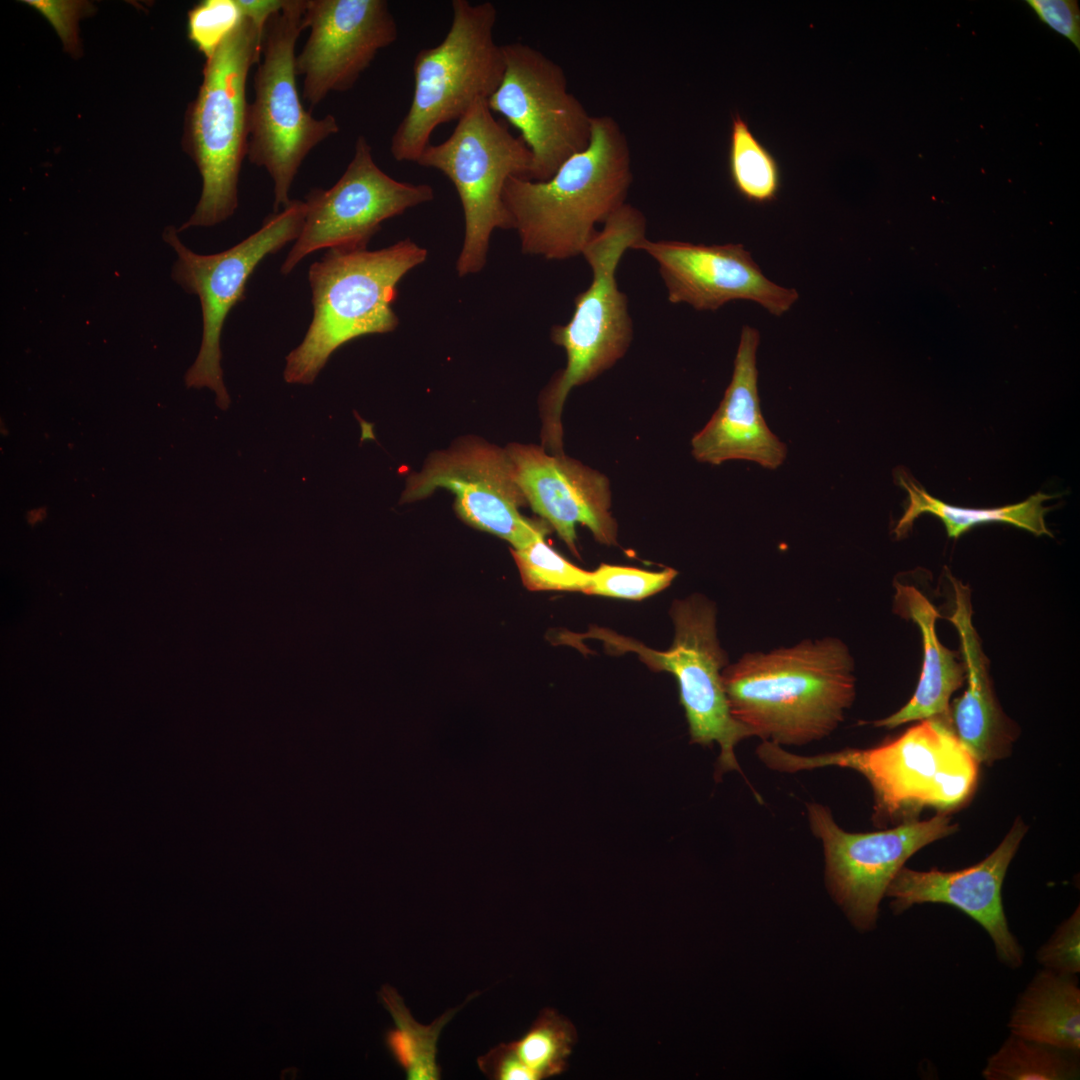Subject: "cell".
Returning a JSON list of instances; mask_svg holds the SVG:
<instances>
[{
	"label": "cell",
	"mask_w": 1080,
	"mask_h": 1080,
	"mask_svg": "<svg viewBox=\"0 0 1080 1080\" xmlns=\"http://www.w3.org/2000/svg\"><path fill=\"white\" fill-rule=\"evenodd\" d=\"M722 682L733 718L752 736L779 746L828 737L856 694L849 648L831 636L746 653L725 666Z\"/></svg>",
	"instance_id": "obj_1"
},
{
	"label": "cell",
	"mask_w": 1080,
	"mask_h": 1080,
	"mask_svg": "<svg viewBox=\"0 0 1080 1080\" xmlns=\"http://www.w3.org/2000/svg\"><path fill=\"white\" fill-rule=\"evenodd\" d=\"M633 181L627 137L610 115L592 117L588 146L545 181L510 177L502 199L525 254L565 260L582 254L626 204Z\"/></svg>",
	"instance_id": "obj_2"
},
{
	"label": "cell",
	"mask_w": 1080,
	"mask_h": 1080,
	"mask_svg": "<svg viewBox=\"0 0 1080 1080\" xmlns=\"http://www.w3.org/2000/svg\"><path fill=\"white\" fill-rule=\"evenodd\" d=\"M757 756L786 773L837 766L862 774L874 794L873 820L902 824L925 807L947 813L962 806L978 779V762L957 738L949 714L920 720L879 746L801 756L763 741Z\"/></svg>",
	"instance_id": "obj_3"
},
{
	"label": "cell",
	"mask_w": 1080,
	"mask_h": 1080,
	"mask_svg": "<svg viewBox=\"0 0 1080 1080\" xmlns=\"http://www.w3.org/2000/svg\"><path fill=\"white\" fill-rule=\"evenodd\" d=\"M643 213L624 204L597 230L582 254L591 269V282L574 299L570 320L551 328V340L566 353V366L541 398L542 441L555 454L562 450L561 414L570 391L611 368L633 339L628 299L617 284L620 261L646 237Z\"/></svg>",
	"instance_id": "obj_4"
},
{
	"label": "cell",
	"mask_w": 1080,
	"mask_h": 1080,
	"mask_svg": "<svg viewBox=\"0 0 1080 1080\" xmlns=\"http://www.w3.org/2000/svg\"><path fill=\"white\" fill-rule=\"evenodd\" d=\"M427 251L410 239L369 251L330 249L309 269L313 318L301 344L286 357L284 379L311 384L330 355L351 340L392 332L400 280Z\"/></svg>",
	"instance_id": "obj_5"
},
{
	"label": "cell",
	"mask_w": 1080,
	"mask_h": 1080,
	"mask_svg": "<svg viewBox=\"0 0 1080 1080\" xmlns=\"http://www.w3.org/2000/svg\"><path fill=\"white\" fill-rule=\"evenodd\" d=\"M264 30L243 14L236 28L206 59L203 81L189 105L183 137L195 162L202 192L180 230L209 227L227 220L238 207V181L247 157L250 68L261 59Z\"/></svg>",
	"instance_id": "obj_6"
},
{
	"label": "cell",
	"mask_w": 1080,
	"mask_h": 1080,
	"mask_svg": "<svg viewBox=\"0 0 1080 1080\" xmlns=\"http://www.w3.org/2000/svg\"><path fill=\"white\" fill-rule=\"evenodd\" d=\"M451 8L444 39L414 58L411 104L390 143L396 161L415 163L438 126L458 121L476 102L487 101L502 80L505 62L502 45L494 40L495 5L453 0Z\"/></svg>",
	"instance_id": "obj_7"
},
{
	"label": "cell",
	"mask_w": 1080,
	"mask_h": 1080,
	"mask_svg": "<svg viewBox=\"0 0 1080 1080\" xmlns=\"http://www.w3.org/2000/svg\"><path fill=\"white\" fill-rule=\"evenodd\" d=\"M305 6L306 0H286L266 22L249 104L247 158L272 178L275 213L290 203L291 185L307 155L340 129L331 114L312 116L298 92L295 47Z\"/></svg>",
	"instance_id": "obj_8"
},
{
	"label": "cell",
	"mask_w": 1080,
	"mask_h": 1080,
	"mask_svg": "<svg viewBox=\"0 0 1080 1080\" xmlns=\"http://www.w3.org/2000/svg\"><path fill=\"white\" fill-rule=\"evenodd\" d=\"M531 162L525 142L495 119L486 100L476 102L446 140L430 143L416 160L443 173L459 195L465 221L459 276L484 267L493 230L513 229L503 188L510 177L528 179Z\"/></svg>",
	"instance_id": "obj_9"
},
{
	"label": "cell",
	"mask_w": 1080,
	"mask_h": 1080,
	"mask_svg": "<svg viewBox=\"0 0 1080 1080\" xmlns=\"http://www.w3.org/2000/svg\"><path fill=\"white\" fill-rule=\"evenodd\" d=\"M671 617L675 627L672 646L657 651L612 631L593 628L587 636L600 639L615 652L632 651L655 671L674 675L680 703L688 722L692 743L720 747L717 777L728 771L742 773L735 746L752 735L729 709L722 682L727 663L716 628V608L702 595L674 601Z\"/></svg>",
	"instance_id": "obj_10"
},
{
	"label": "cell",
	"mask_w": 1080,
	"mask_h": 1080,
	"mask_svg": "<svg viewBox=\"0 0 1080 1080\" xmlns=\"http://www.w3.org/2000/svg\"><path fill=\"white\" fill-rule=\"evenodd\" d=\"M306 203L291 200L281 212L263 221L261 228L228 250L211 255L194 253L178 238L174 227L163 238L177 254L172 278L187 292L198 296L202 310V342L194 364L185 375L187 387H207L225 410L230 397L223 382L220 340L225 319L246 296L247 282L262 260L278 252L300 234Z\"/></svg>",
	"instance_id": "obj_11"
},
{
	"label": "cell",
	"mask_w": 1080,
	"mask_h": 1080,
	"mask_svg": "<svg viewBox=\"0 0 1080 1080\" xmlns=\"http://www.w3.org/2000/svg\"><path fill=\"white\" fill-rule=\"evenodd\" d=\"M502 51L504 74L487 104L520 132L529 148L528 179L548 180L588 146L593 116L569 91L562 67L544 53L522 42L503 44Z\"/></svg>",
	"instance_id": "obj_12"
},
{
	"label": "cell",
	"mask_w": 1080,
	"mask_h": 1080,
	"mask_svg": "<svg viewBox=\"0 0 1080 1080\" xmlns=\"http://www.w3.org/2000/svg\"><path fill=\"white\" fill-rule=\"evenodd\" d=\"M807 816L812 833L823 845L828 892L860 932L875 928L879 904L905 862L957 830L947 813L869 833L843 830L830 809L819 803L807 804Z\"/></svg>",
	"instance_id": "obj_13"
},
{
	"label": "cell",
	"mask_w": 1080,
	"mask_h": 1080,
	"mask_svg": "<svg viewBox=\"0 0 1080 1080\" xmlns=\"http://www.w3.org/2000/svg\"><path fill=\"white\" fill-rule=\"evenodd\" d=\"M433 197L430 185L401 182L382 171L368 140L358 136L340 179L331 188H315L306 196L303 225L281 266L282 274L316 250L366 248L384 221Z\"/></svg>",
	"instance_id": "obj_14"
},
{
	"label": "cell",
	"mask_w": 1080,
	"mask_h": 1080,
	"mask_svg": "<svg viewBox=\"0 0 1080 1080\" xmlns=\"http://www.w3.org/2000/svg\"><path fill=\"white\" fill-rule=\"evenodd\" d=\"M436 489L454 494L462 520L506 540L513 549L524 548L548 532L547 524L521 514L527 502L506 448L463 439L432 454L419 472L408 477L401 502L423 499Z\"/></svg>",
	"instance_id": "obj_15"
},
{
	"label": "cell",
	"mask_w": 1080,
	"mask_h": 1080,
	"mask_svg": "<svg viewBox=\"0 0 1080 1080\" xmlns=\"http://www.w3.org/2000/svg\"><path fill=\"white\" fill-rule=\"evenodd\" d=\"M303 25L310 33L295 67L311 107L330 92L350 90L377 53L398 37L385 0H306Z\"/></svg>",
	"instance_id": "obj_16"
},
{
	"label": "cell",
	"mask_w": 1080,
	"mask_h": 1080,
	"mask_svg": "<svg viewBox=\"0 0 1080 1080\" xmlns=\"http://www.w3.org/2000/svg\"><path fill=\"white\" fill-rule=\"evenodd\" d=\"M633 249L644 251L658 264L672 304L717 311L729 302L747 300L779 317L799 298L796 289L769 280L742 244L705 245L645 237Z\"/></svg>",
	"instance_id": "obj_17"
},
{
	"label": "cell",
	"mask_w": 1080,
	"mask_h": 1080,
	"mask_svg": "<svg viewBox=\"0 0 1080 1080\" xmlns=\"http://www.w3.org/2000/svg\"><path fill=\"white\" fill-rule=\"evenodd\" d=\"M1026 831V825L1017 819L989 856L964 869L919 871L903 866L885 894L892 899L891 909L895 914H901L924 903L952 906L986 931L1001 964L1011 969L1021 967L1024 949L1009 928L1002 902V885Z\"/></svg>",
	"instance_id": "obj_18"
},
{
	"label": "cell",
	"mask_w": 1080,
	"mask_h": 1080,
	"mask_svg": "<svg viewBox=\"0 0 1080 1080\" xmlns=\"http://www.w3.org/2000/svg\"><path fill=\"white\" fill-rule=\"evenodd\" d=\"M517 484L527 504L578 555L576 525L587 527L601 544H617V523L610 513L609 479L564 454H548L536 445L507 448Z\"/></svg>",
	"instance_id": "obj_19"
},
{
	"label": "cell",
	"mask_w": 1080,
	"mask_h": 1080,
	"mask_svg": "<svg viewBox=\"0 0 1080 1080\" xmlns=\"http://www.w3.org/2000/svg\"><path fill=\"white\" fill-rule=\"evenodd\" d=\"M760 333L743 325L731 381L711 419L691 440L692 455L719 465L747 460L767 469L785 460L787 446L768 428L760 409L756 354Z\"/></svg>",
	"instance_id": "obj_20"
},
{
	"label": "cell",
	"mask_w": 1080,
	"mask_h": 1080,
	"mask_svg": "<svg viewBox=\"0 0 1080 1080\" xmlns=\"http://www.w3.org/2000/svg\"><path fill=\"white\" fill-rule=\"evenodd\" d=\"M951 581L955 607L949 621L960 637L967 688L953 701L949 717L962 745L979 764L988 765L1009 752L1013 730L994 697L988 660L972 624L970 591L954 578Z\"/></svg>",
	"instance_id": "obj_21"
},
{
	"label": "cell",
	"mask_w": 1080,
	"mask_h": 1080,
	"mask_svg": "<svg viewBox=\"0 0 1080 1080\" xmlns=\"http://www.w3.org/2000/svg\"><path fill=\"white\" fill-rule=\"evenodd\" d=\"M895 608L920 629L923 664L915 693L909 702L892 715L877 720V727L895 728L911 721L949 714V699L965 678L964 663L944 647L936 634L939 613L915 587L895 584Z\"/></svg>",
	"instance_id": "obj_22"
},
{
	"label": "cell",
	"mask_w": 1080,
	"mask_h": 1080,
	"mask_svg": "<svg viewBox=\"0 0 1080 1080\" xmlns=\"http://www.w3.org/2000/svg\"><path fill=\"white\" fill-rule=\"evenodd\" d=\"M1011 1034L1064 1051H1080V988L1076 976L1038 971L1008 1021Z\"/></svg>",
	"instance_id": "obj_23"
},
{
	"label": "cell",
	"mask_w": 1080,
	"mask_h": 1080,
	"mask_svg": "<svg viewBox=\"0 0 1080 1080\" xmlns=\"http://www.w3.org/2000/svg\"><path fill=\"white\" fill-rule=\"evenodd\" d=\"M576 1041L572 1022L545 1008L520 1038L494 1046L477 1064L492 1080H543L566 1070Z\"/></svg>",
	"instance_id": "obj_24"
},
{
	"label": "cell",
	"mask_w": 1080,
	"mask_h": 1080,
	"mask_svg": "<svg viewBox=\"0 0 1080 1080\" xmlns=\"http://www.w3.org/2000/svg\"><path fill=\"white\" fill-rule=\"evenodd\" d=\"M896 479L908 493L904 514L894 528L897 538L907 535L915 519L923 513L939 517L951 538H958L976 525L991 522L1008 523L1037 536H1052L1045 523V514L1051 507H1045L1043 503L1055 496L1038 492L1014 505L997 508H966L953 506L932 497L904 471L897 472Z\"/></svg>",
	"instance_id": "obj_25"
},
{
	"label": "cell",
	"mask_w": 1080,
	"mask_h": 1080,
	"mask_svg": "<svg viewBox=\"0 0 1080 1080\" xmlns=\"http://www.w3.org/2000/svg\"><path fill=\"white\" fill-rule=\"evenodd\" d=\"M463 1005L445 1011L429 1025L417 1022L398 991L386 984L378 992L382 1006L393 1019L394 1026L384 1034V1043L392 1059L404 1071L407 1080H439L441 1068L437 1061L438 1041L443 1028Z\"/></svg>",
	"instance_id": "obj_26"
},
{
	"label": "cell",
	"mask_w": 1080,
	"mask_h": 1080,
	"mask_svg": "<svg viewBox=\"0 0 1080 1080\" xmlns=\"http://www.w3.org/2000/svg\"><path fill=\"white\" fill-rule=\"evenodd\" d=\"M727 165L732 186L747 202L765 205L777 199L782 185L779 162L739 112L731 116Z\"/></svg>",
	"instance_id": "obj_27"
},
{
	"label": "cell",
	"mask_w": 1080,
	"mask_h": 1080,
	"mask_svg": "<svg viewBox=\"0 0 1080 1080\" xmlns=\"http://www.w3.org/2000/svg\"><path fill=\"white\" fill-rule=\"evenodd\" d=\"M1077 1053L1011 1034L989 1056L982 1070L986 1080H1071L1079 1078Z\"/></svg>",
	"instance_id": "obj_28"
},
{
	"label": "cell",
	"mask_w": 1080,
	"mask_h": 1080,
	"mask_svg": "<svg viewBox=\"0 0 1080 1080\" xmlns=\"http://www.w3.org/2000/svg\"><path fill=\"white\" fill-rule=\"evenodd\" d=\"M511 552L524 586L531 591L587 593L590 587L591 572L570 563L544 538Z\"/></svg>",
	"instance_id": "obj_29"
},
{
	"label": "cell",
	"mask_w": 1080,
	"mask_h": 1080,
	"mask_svg": "<svg viewBox=\"0 0 1080 1080\" xmlns=\"http://www.w3.org/2000/svg\"><path fill=\"white\" fill-rule=\"evenodd\" d=\"M676 576L677 571L672 568L655 572L601 564L591 572V584L586 594L641 600L667 588Z\"/></svg>",
	"instance_id": "obj_30"
},
{
	"label": "cell",
	"mask_w": 1080,
	"mask_h": 1080,
	"mask_svg": "<svg viewBox=\"0 0 1080 1080\" xmlns=\"http://www.w3.org/2000/svg\"><path fill=\"white\" fill-rule=\"evenodd\" d=\"M242 18L237 0H204L188 12V38L208 59Z\"/></svg>",
	"instance_id": "obj_31"
},
{
	"label": "cell",
	"mask_w": 1080,
	"mask_h": 1080,
	"mask_svg": "<svg viewBox=\"0 0 1080 1080\" xmlns=\"http://www.w3.org/2000/svg\"><path fill=\"white\" fill-rule=\"evenodd\" d=\"M1036 960L1044 969L1076 976L1080 972V909L1061 922L1037 950Z\"/></svg>",
	"instance_id": "obj_32"
},
{
	"label": "cell",
	"mask_w": 1080,
	"mask_h": 1080,
	"mask_svg": "<svg viewBox=\"0 0 1080 1080\" xmlns=\"http://www.w3.org/2000/svg\"><path fill=\"white\" fill-rule=\"evenodd\" d=\"M24 2L49 21L68 53L75 57L80 53L78 23L83 16L91 13L92 5L89 2L62 0H26Z\"/></svg>",
	"instance_id": "obj_33"
},
{
	"label": "cell",
	"mask_w": 1080,
	"mask_h": 1080,
	"mask_svg": "<svg viewBox=\"0 0 1080 1080\" xmlns=\"http://www.w3.org/2000/svg\"><path fill=\"white\" fill-rule=\"evenodd\" d=\"M1038 20L1080 51V10L1075 0H1026Z\"/></svg>",
	"instance_id": "obj_34"
},
{
	"label": "cell",
	"mask_w": 1080,
	"mask_h": 1080,
	"mask_svg": "<svg viewBox=\"0 0 1080 1080\" xmlns=\"http://www.w3.org/2000/svg\"><path fill=\"white\" fill-rule=\"evenodd\" d=\"M244 15L264 30L268 19L282 9L286 0H237Z\"/></svg>",
	"instance_id": "obj_35"
}]
</instances>
